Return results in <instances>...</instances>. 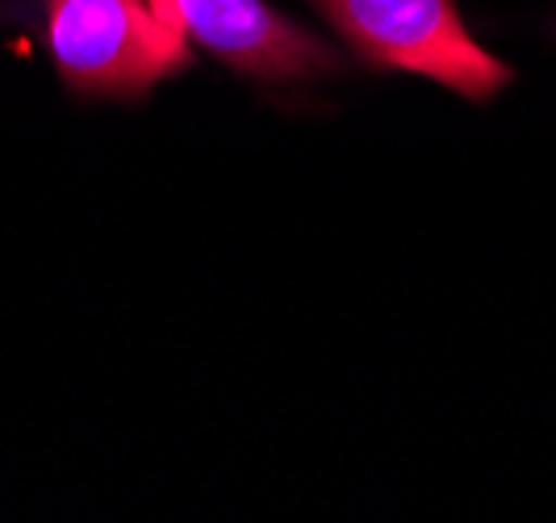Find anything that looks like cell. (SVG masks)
Instances as JSON below:
<instances>
[{"label": "cell", "mask_w": 556, "mask_h": 523, "mask_svg": "<svg viewBox=\"0 0 556 523\" xmlns=\"http://www.w3.org/2000/svg\"><path fill=\"white\" fill-rule=\"evenodd\" d=\"M147 9L189 47L255 80H309L339 72L343 59L268 0H147Z\"/></svg>", "instance_id": "3"}, {"label": "cell", "mask_w": 556, "mask_h": 523, "mask_svg": "<svg viewBox=\"0 0 556 523\" xmlns=\"http://www.w3.org/2000/svg\"><path fill=\"white\" fill-rule=\"evenodd\" d=\"M334 29L381 67H402L485 101L510 84V67L477 47L452 0H314Z\"/></svg>", "instance_id": "1"}, {"label": "cell", "mask_w": 556, "mask_h": 523, "mask_svg": "<svg viewBox=\"0 0 556 523\" xmlns=\"http://www.w3.org/2000/svg\"><path fill=\"white\" fill-rule=\"evenodd\" d=\"M59 76L88 97H135L189 63V42L147 0H47Z\"/></svg>", "instance_id": "2"}]
</instances>
